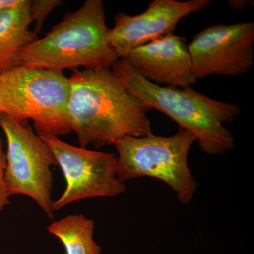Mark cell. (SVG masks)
Masks as SVG:
<instances>
[{"instance_id":"5bb4252c","label":"cell","mask_w":254,"mask_h":254,"mask_svg":"<svg viewBox=\"0 0 254 254\" xmlns=\"http://www.w3.org/2000/svg\"><path fill=\"white\" fill-rule=\"evenodd\" d=\"M6 153L3 149V143L0 138V213L5 207L9 204V195L6 190L5 182V170H6Z\"/></svg>"},{"instance_id":"8fae6325","label":"cell","mask_w":254,"mask_h":254,"mask_svg":"<svg viewBox=\"0 0 254 254\" xmlns=\"http://www.w3.org/2000/svg\"><path fill=\"white\" fill-rule=\"evenodd\" d=\"M27 3L20 7L0 11V74L20 66L19 55L38 39L29 29L33 23Z\"/></svg>"},{"instance_id":"5b68a950","label":"cell","mask_w":254,"mask_h":254,"mask_svg":"<svg viewBox=\"0 0 254 254\" xmlns=\"http://www.w3.org/2000/svg\"><path fill=\"white\" fill-rule=\"evenodd\" d=\"M195 137L181 127L172 136H125L114 143L118 151L117 177L124 182L153 177L172 189L182 205L194 198L198 182L188 164Z\"/></svg>"},{"instance_id":"30bf717a","label":"cell","mask_w":254,"mask_h":254,"mask_svg":"<svg viewBox=\"0 0 254 254\" xmlns=\"http://www.w3.org/2000/svg\"><path fill=\"white\" fill-rule=\"evenodd\" d=\"M123 59L139 76L157 85L185 88L197 81L186 41L173 33L137 47Z\"/></svg>"},{"instance_id":"7a4b0ae2","label":"cell","mask_w":254,"mask_h":254,"mask_svg":"<svg viewBox=\"0 0 254 254\" xmlns=\"http://www.w3.org/2000/svg\"><path fill=\"white\" fill-rule=\"evenodd\" d=\"M111 69L130 93L190 132L205 154H222L235 148V138L224 123H233L240 115L238 105L211 99L190 87L159 86L139 76L124 59Z\"/></svg>"},{"instance_id":"3957f363","label":"cell","mask_w":254,"mask_h":254,"mask_svg":"<svg viewBox=\"0 0 254 254\" xmlns=\"http://www.w3.org/2000/svg\"><path fill=\"white\" fill-rule=\"evenodd\" d=\"M119 59L110 44L102 0H86L19 55L20 66L60 71L111 69Z\"/></svg>"},{"instance_id":"7c38bea8","label":"cell","mask_w":254,"mask_h":254,"mask_svg":"<svg viewBox=\"0 0 254 254\" xmlns=\"http://www.w3.org/2000/svg\"><path fill=\"white\" fill-rule=\"evenodd\" d=\"M94 229V222L82 214L67 215L48 227V232L62 242L66 254H101Z\"/></svg>"},{"instance_id":"9c48e42d","label":"cell","mask_w":254,"mask_h":254,"mask_svg":"<svg viewBox=\"0 0 254 254\" xmlns=\"http://www.w3.org/2000/svg\"><path fill=\"white\" fill-rule=\"evenodd\" d=\"M210 0H153L146 11L136 16L118 13L109 29L110 44L120 59L132 50L173 33L177 23L191 13L208 7Z\"/></svg>"},{"instance_id":"2e32d148","label":"cell","mask_w":254,"mask_h":254,"mask_svg":"<svg viewBox=\"0 0 254 254\" xmlns=\"http://www.w3.org/2000/svg\"><path fill=\"white\" fill-rule=\"evenodd\" d=\"M227 4L232 9L237 10V11H244L248 5H253L254 1H251V0H229L227 1Z\"/></svg>"},{"instance_id":"9a60e30c","label":"cell","mask_w":254,"mask_h":254,"mask_svg":"<svg viewBox=\"0 0 254 254\" xmlns=\"http://www.w3.org/2000/svg\"><path fill=\"white\" fill-rule=\"evenodd\" d=\"M27 1L28 0H0V11L20 7Z\"/></svg>"},{"instance_id":"ba28073f","label":"cell","mask_w":254,"mask_h":254,"mask_svg":"<svg viewBox=\"0 0 254 254\" xmlns=\"http://www.w3.org/2000/svg\"><path fill=\"white\" fill-rule=\"evenodd\" d=\"M254 23L213 25L198 32L188 46L196 79L234 76L254 64Z\"/></svg>"},{"instance_id":"e0dca14e","label":"cell","mask_w":254,"mask_h":254,"mask_svg":"<svg viewBox=\"0 0 254 254\" xmlns=\"http://www.w3.org/2000/svg\"></svg>"},{"instance_id":"52a82bcc","label":"cell","mask_w":254,"mask_h":254,"mask_svg":"<svg viewBox=\"0 0 254 254\" xmlns=\"http://www.w3.org/2000/svg\"><path fill=\"white\" fill-rule=\"evenodd\" d=\"M53 152L61 168L66 186L53 210L78 200L116 197L126 191L117 177L118 158L114 153L90 150L65 143L58 137H41Z\"/></svg>"},{"instance_id":"277c9868","label":"cell","mask_w":254,"mask_h":254,"mask_svg":"<svg viewBox=\"0 0 254 254\" xmlns=\"http://www.w3.org/2000/svg\"><path fill=\"white\" fill-rule=\"evenodd\" d=\"M69 78L63 71L19 66L0 74V113L33 120L40 137L71 133Z\"/></svg>"},{"instance_id":"4fadbf2b","label":"cell","mask_w":254,"mask_h":254,"mask_svg":"<svg viewBox=\"0 0 254 254\" xmlns=\"http://www.w3.org/2000/svg\"><path fill=\"white\" fill-rule=\"evenodd\" d=\"M60 0H33L29 1L28 9L32 21L35 23V33L38 34L43 27L47 16L55 8L63 4Z\"/></svg>"},{"instance_id":"6da1fadb","label":"cell","mask_w":254,"mask_h":254,"mask_svg":"<svg viewBox=\"0 0 254 254\" xmlns=\"http://www.w3.org/2000/svg\"><path fill=\"white\" fill-rule=\"evenodd\" d=\"M68 116L80 147L113 145L125 136L153 133L151 108L127 90L112 69L75 70L69 78Z\"/></svg>"},{"instance_id":"8992f818","label":"cell","mask_w":254,"mask_h":254,"mask_svg":"<svg viewBox=\"0 0 254 254\" xmlns=\"http://www.w3.org/2000/svg\"><path fill=\"white\" fill-rule=\"evenodd\" d=\"M0 127L7 141L5 182L8 194L29 197L53 219L51 167L58 165L53 152L27 120L0 113Z\"/></svg>"}]
</instances>
